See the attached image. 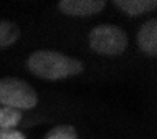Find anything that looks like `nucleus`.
Wrapping results in <instances>:
<instances>
[{
    "label": "nucleus",
    "mask_w": 157,
    "mask_h": 139,
    "mask_svg": "<svg viewBox=\"0 0 157 139\" xmlns=\"http://www.w3.org/2000/svg\"><path fill=\"white\" fill-rule=\"evenodd\" d=\"M27 68L41 79L56 81L79 75L84 70V65L76 58L53 50H36L27 58Z\"/></svg>",
    "instance_id": "1"
},
{
    "label": "nucleus",
    "mask_w": 157,
    "mask_h": 139,
    "mask_svg": "<svg viewBox=\"0 0 157 139\" xmlns=\"http://www.w3.org/2000/svg\"><path fill=\"white\" fill-rule=\"evenodd\" d=\"M38 104V95L27 81L7 76L0 79V106L12 109H32Z\"/></svg>",
    "instance_id": "2"
},
{
    "label": "nucleus",
    "mask_w": 157,
    "mask_h": 139,
    "mask_svg": "<svg viewBox=\"0 0 157 139\" xmlns=\"http://www.w3.org/2000/svg\"><path fill=\"white\" fill-rule=\"evenodd\" d=\"M90 45L99 55L116 56L126 52L127 35L122 28L113 23H101L90 32Z\"/></svg>",
    "instance_id": "3"
},
{
    "label": "nucleus",
    "mask_w": 157,
    "mask_h": 139,
    "mask_svg": "<svg viewBox=\"0 0 157 139\" xmlns=\"http://www.w3.org/2000/svg\"><path fill=\"white\" fill-rule=\"evenodd\" d=\"M103 0H60L56 3L58 10L71 17H90L99 14L104 8Z\"/></svg>",
    "instance_id": "4"
},
{
    "label": "nucleus",
    "mask_w": 157,
    "mask_h": 139,
    "mask_svg": "<svg viewBox=\"0 0 157 139\" xmlns=\"http://www.w3.org/2000/svg\"><path fill=\"white\" fill-rule=\"evenodd\" d=\"M137 43L139 48L149 56L157 55V20L149 18L146 23L141 27L137 33Z\"/></svg>",
    "instance_id": "5"
},
{
    "label": "nucleus",
    "mask_w": 157,
    "mask_h": 139,
    "mask_svg": "<svg viewBox=\"0 0 157 139\" xmlns=\"http://www.w3.org/2000/svg\"><path fill=\"white\" fill-rule=\"evenodd\" d=\"M114 5L129 17H137L157 8L155 0H116Z\"/></svg>",
    "instance_id": "6"
},
{
    "label": "nucleus",
    "mask_w": 157,
    "mask_h": 139,
    "mask_svg": "<svg viewBox=\"0 0 157 139\" xmlns=\"http://www.w3.org/2000/svg\"><path fill=\"white\" fill-rule=\"evenodd\" d=\"M20 38V28L18 25L0 20V50L8 48V46L15 45V41Z\"/></svg>",
    "instance_id": "7"
},
{
    "label": "nucleus",
    "mask_w": 157,
    "mask_h": 139,
    "mask_svg": "<svg viewBox=\"0 0 157 139\" xmlns=\"http://www.w3.org/2000/svg\"><path fill=\"white\" fill-rule=\"evenodd\" d=\"M22 121V111L0 106V129H15Z\"/></svg>",
    "instance_id": "8"
},
{
    "label": "nucleus",
    "mask_w": 157,
    "mask_h": 139,
    "mask_svg": "<svg viewBox=\"0 0 157 139\" xmlns=\"http://www.w3.org/2000/svg\"><path fill=\"white\" fill-rule=\"evenodd\" d=\"M45 139H78V133L73 126L70 124H61V126H55L53 129H50L46 133Z\"/></svg>",
    "instance_id": "9"
},
{
    "label": "nucleus",
    "mask_w": 157,
    "mask_h": 139,
    "mask_svg": "<svg viewBox=\"0 0 157 139\" xmlns=\"http://www.w3.org/2000/svg\"><path fill=\"white\" fill-rule=\"evenodd\" d=\"M0 139H27L17 129H0Z\"/></svg>",
    "instance_id": "10"
}]
</instances>
